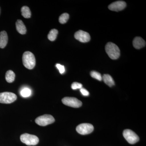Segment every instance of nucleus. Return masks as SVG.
Returning a JSON list of instances; mask_svg holds the SVG:
<instances>
[{
  "instance_id": "obj_1",
  "label": "nucleus",
  "mask_w": 146,
  "mask_h": 146,
  "mask_svg": "<svg viewBox=\"0 0 146 146\" xmlns=\"http://www.w3.org/2000/svg\"><path fill=\"white\" fill-rule=\"evenodd\" d=\"M106 52L109 57L113 60H116L119 57L120 51L117 45L112 43L108 42L105 46Z\"/></svg>"
},
{
  "instance_id": "obj_2",
  "label": "nucleus",
  "mask_w": 146,
  "mask_h": 146,
  "mask_svg": "<svg viewBox=\"0 0 146 146\" xmlns=\"http://www.w3.org/2000/svg\"><path fill=\"white\" fill-rule=\"evenodd\" d=\"M23 64L25 68L32 70L35 67L36 60L34 55L29 51L24 52L23 56Z\"/></svg>"
},
{
  "instance_id": "obj_3",
  "label": "nucleus",
  "mask_w": 146,
  "mask_h": 146,
  "mask_svg": "<svg viewBox=\"0 0 146 146\" xmlns=\"http://www.w3.org/2000/svg\"><path fill=\"white\" fill-rule=\"evenodd\" d=\"M21 141L27 145H35L39 143V138L35 135L24 133L21 136Z\"/></svg>"
},
{
  "instance_id": "obj_4",
  "label": "nucleus",
  "mask_w": 146,
  "mask_h": 146,
  "mask_svg": "<svg viewBox=\"0 0 146 146\" xmlns=\"http://www.w3.org/2000/svg\"><path fill=\"white\" fill-rule=\"evenodd\" d=\"M16 94L11 92H5L0 93V103L2 104L12 103L17 99Z\"/></svg>"
},
{
  "instance_id": "obj_5",
  "label": "nucleus",
  "mask_w": 146,
  "mask_h": 146,
  "mask_svg": "<svg viewBox=\"0 0 146 146\" xmlns=\"http://www.w3.org/2000/svg\"><path fill=\"white\" fill-rule=\"evenodd\" d=\"M54 118L52 115H45L38 117L35 119V121L37 124L42 126H45L54 122Z\"/></svg>"
},
{
  "instance_id": "obj_6",
  "label": "nucleus",
  "mask_w": 146,
  "mask_h": 146,
  "mask_svg": "<svg viewBox=\"0 0 146 146\" xmlns=\"http://www.w3.org/2000/svg\"><path fill=\"white\" fill-rule=\"evenodd\" d=\"M123 136L128 143L130 144L136 143L139 141V138L138 135L130 129H127L124 130Z\"/></svg>"
},
{
  "instance_id": "obj_7",
  "label": "nucleus",
  "mask_w": 146,
  "mask_h": 146,
  "mask_svg": "<svg viewBox=\"0 0 146 146\" xmlns=\"http://www.w3.org/2000/svg\"><path fill=\"white\" fill-rule=\"evenodd\" d=\"M63 104L73 108H79L82 105V102L76 98L65 97L62 100Z\"/></svg>"
},
{
  "instance_id": "obj_8",
  "label": "nucleus",
  "mask_w": 146,
  "mask_h": 146,
  "mask_svg": "<svg viewBox=\"0 0 146 146\" xmlns=\"http://www.w3.org/2000/svg\"><path fill=\"white\" fill-rule=\"evenodd\" d=\"M94 130V127L92 124L86 123L79 125L76 128V131L81 135L89 134L93 132Z\"/></svg>"
},
{
  "instance_id": "obj_9",
  "label": "nucleus",
  "mask_w": 146,
  "mask_h": 146,
  "mask_svg": "<svg viewBox=\"0 0 146 146\" xmlns=\"http://www.w3.org/2000/svg\"><path fill=\"white\" fill-rule=\"evenodd\" d=\"M74 37L77 40L83 43L89 42L91 39L89 33L82 30L77 31L75 33Z\"/></svg>"
},
{
  "instance_id": "obj_10",
  "label": "nucleus",
  "mask_w": 146,
  "mask_h": 146,
  "mask_svg": "<svg viewBox=\"0 0 146 146\" xmlns=\"http://www.w3.org/2000/svg\"><path fill=\"white\" fill-rule=\"evenodd\" d=\"M126 6V3L123 1H117L112 3L108 6V9L112 11H119L124 9Z\"/></svg>"
},
{
  "instance_id": "obj_11",
  "label": "nucleus",
  "mask_w": 146,
  "mask_h": 146,
  "mask_svg": "<svg viewBox=\"0 0 146 146\" xmlns=\"http://www.w3.org/2000/svg\"><path fill=\"white\" fill-rule=\"evenodd\" d=\"M133 45L134 48L140 49L146 46V42L143 38L137 36L133 39Z\"/></svg>"
},
{
  "instance_id": "obj_12",
  "label": "nucleus",
  "mask_w": 146,
  "mask_h": 146,
  "mask_svg": "<svg viewBox=\"0 0 146 146\" xmlns=\"http://www.w3.org/2000/svg\"><path fill=\"white\" fill-rule=\"evenodd\" d=\"M8 35L5 31L0 32V48H5L8 42Z\"/></svg>"
},
{
  "instance_id": "obj_13",
  "label": "nucleus",
  "mask_w": 146,
  "mask_h": 146,
  "mask_svg": "<svg viewBox=\"0 0 146 146\" xmlns=\"http://www.w3.org/2000/svg\"><path fill=\"white\" fill-rule=\"evenodd\" d=\"M16 30L19 33L22 35L25 34L26 33V27L21 20H17L16 22Z\"/></svg>"
},
{
  "instance_id": "obj_14",
  "label": "nucleus",
  "mask_w": 146,
  "mask_h": 146,
  "mask_svg": "<svg viewBox=\"0 0 146 146\" xmlns=\"http://www.w3.org/2000/svg\"><path fill=\"white\" fill-rule=\"evenodd\" d=\"M102 80H103L105 83L106 84L110 87H112L115 85V81L113 80L112 77L109 74H105L102 77Z\"/></svg>"
},
{
  "instance_id": "obj_15",
  "label": "nucleus",
  "mask_w": 146,
  "mask_h": 146,
  "mask_svg": "<svg viewBox=\"0 0 146 146\" xmlns=\"http://www.w3.org/2000/svg\"><path fill=\"white\" fill-rule=\"evenodd\" d=\"M15 74L12 70H8L7 72L5 75V79L9 83H12L14 81Z\"/></svg>"
},
{
  "instance_id": "obj_16",
  "label": "nucleus",
  "mask_w": 146,
  "mask_h": 146,
  "mask_svg": "<svg viewBox=\"0 0 146 146\" xmlns=\"http://www.w3.org/2000/svg\"><path fill=\"white\" fill-rule=\"evenodd\" d=\"M22 15L25 18H29L31 17V11L28 7L25 6L23 7L21 9Z\"/></svg>"
},
{
  "instance_id": "obj_17",
  "label": "nucleus",
  "mask_w": 146,
  "mask_h": 146,
  "mask_svg": "<svg viewBox=\"0 0 146 146\" xmlns=\"http://www.w3.org/2000/svg\"><path fill=\"white\" fill-rule=\"evenodd\" d=\"M58 31L56 29H53L50 31L48 35V38L51 41H54L56 39Z\"/></svg>"
},
{
  "instance_id": "obj_18",
  "label": "nucleus",
  "mask_w": 146,
  "mask_h": 146,
  "mask_svg": "<svg viewBox=\"0 0 146 146\" xmlns=\"http://www.w3.org/2000/svg\"><path fill=\"white\" fill-rule=\"evenodd\" d=\"M69 19V15L68 13L61 14L59 18V22L60 24H64L67 23Z\"/></svg>"
},
{
  "instance_id": "obj_19",
  "label": "nucleus",
  "mask_w": 146,
  "mask_h": 146,
  "mask_svg": "<svg viewBox=\"0 0 146 146\" xmlns=\"http://www.w3.org/2000/svg\"><path fill=\"white\" fill-rule=\"evenodd\" d=\"M21 96L24 98H27L30 96L31 94V91L28 88H24L20 92Z\"/></svg>"
},
{
  "instance_id": "obj_20",
  "label": "nucleus",
  "mask_w": 146,
  "mask_h": 146,
  "mask_svg": "<svg viewBox=\"0 0 146 146\" xmlns=\"http://www.w3.org/2000/svg\"><path fill=\"white\" fill-rule=\"evenodd\" d=\"M91 76L93 78L96 79L97 80L101 81L102 80V76L101 74L100 73L96 71H93L90 73Z\"/></svg>"
},
{
  "instance_id": "obj_21",
  "label": "nucleus",
  "mask_w": 146,
  "mask_h": 146,
  "mask_svg": "<svg viewBox=\"0 0 146 146\" xmlns=\"http://www.w3.org/2000/svg\"><path fill=\"white\" fill-rule=\"evenodd\" d=\"M82 84L77 82H74L72 84L71 88L73 90H76L77 89H80L82 88Z\"/></svg>"
},
{
  "instance_id": "obj_22",
  "label": "nucleus",
  "mask_w": 146,
  "mask_h": 146,
  "mask_svg": "<svg viewBox=\"0 0 146 146\" xmlns=\"http://www.w3.org/2000/svg\"><path fill=\"white\" fill-rule=\"evenodd\" d=\"M56 66L58 69L60 74H63V73L65 72V68L63 65H60V64H56Z\"/></svg>"
},
{
  "instance_id": "obj_23",
  "label": "nucleus",
  "mask_w": 146,
  "mask_h": 146,
  "mask_svg": "<svg viewBox=\"0 0 146 146\" xmlns=\"http://www.w3.org/2000/svg\"><path fill=\"white\" fill-rule=\"evenodd\" d=\"M80 92L82 95L85 96H88L89 95V91L86 90V89L83 88H82L80 89Z\"/></svg>"
},
{
  "instance_id": "obj_24",
  "label": "nucleus",
  "mask_w": 146,
  "mask_h": 146,
  "mask_svg": "<svg viewBox=\"0 0 146 146\" xmlns=\"http://www.w3.org/2000/svg\"><path fill=\"white\" fill-rule=\"evenodd\" d=\"M1 8H0V14H1Z\"/></svg>"
}]
</instances>
